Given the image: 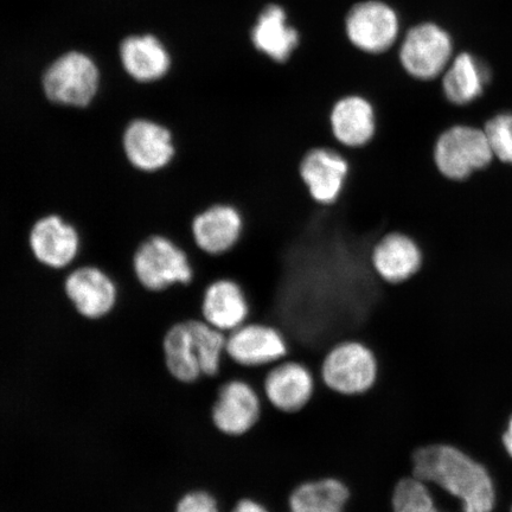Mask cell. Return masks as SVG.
Returning a JSON list of instances; mask_svg holds the SVG:
<instances>
[{"mask_svg": "<svg viewBox=\"0 0 512 512\" xmlns=\"http://www.w3.org/2000/svg\"><path fill=\"white\" fill-rule=\"evenodd\" d=\"M412 476L459 498L464 512L494 510L495 489L489 472L457 447L444 444L419 447L412 456Z\"/></svg>", "mask_w": 512, "mask_h": 512, "instance_id": "1", "label": "cell"}, {"mask_svg": "<svg viewBox=\"0 0 512 512\" xmlns=\"http://www.w3.org/2000/svg\"><path fill=\"white\" fill-rule=\"evenodd\" d=\"M227 335L203 319L182 320L163 338L166 369L178 382L192 384L220 373Z\"/></svg>", "mask_w": 512, "mask_h": 512, "instance_id": "2", "label": "cell"}, {"mask_svg": "<svg viewBox=\"0 0 512 512\" xmlns=\"http://www.w3.org/2000/svg\"><path fill=\"white\" fill-rule=\"evenodd\" d=\"M395 55L407 78L430 83L440 80L456 55V41L443 22L421 19L403 30Z\"/></svg>", "mask_w": 512, "mask_h": 512, "instance_id": "3", "label": "cell"}, {"mask_svg": "<svg viewBox=\"0 0 512 512\" xmlns=\"http://www.w3.org/2000/svg\"><path fill=\"white\" fill-rule=\"evenodd\" d=\"M319 374L330 392L343 398H360L379 381L380 362L367 343L344 339L326 351Z\"/></svg>", "mask_w": 512, "mask_h": 512, "instance_id": "4", "label": "cell"}, {"mask_svg": "<svg viewBox=\"0 0 512 512\" xmlns=\"http://www.w3.org/2000/svg\"><path fill=\"white\" fill-rule=\"evenodd\" d=\"M403 30L399 10L387 0H360L344 17V34L351 47L368 56L392 53Z\"/></svg>", "mask_w": 512, "mask_h": 512, "instance_id": "5", "label": "cell"}, {"mask_svg": "<svg viewBox=\"0 0 512 512\" xmlns=\"http://www.w3.org/2000/svg\"><path fill=\"white\" fill-rule=\"evenodd\" d=\"M42 87L47 99L56 105L86 108L99 92V68L88 55L70 51L50 64Z\"/></svg>", "mask_w": 512, "mask_h": 512, "instance_id": "6", "label": "cell"}, {"mask_svg": "<svg viewBox=\"0 0 512 512\" xmlns=\"http://www.w3.org/2000/svg\"><path fill=\"white\" fill-rule=\"evenodd\" d=\"M133 271L146 290L160 292L174 285H189L194 270L187 253L166 236L153 235L133 256Z\"/></svg>", "mask_w": 512, "mask_h": 512, "instance_id": "7", "label": "cell"}, {"mask_svg": "<svg viewBox=\"0 0 512 512\" xmlns=\"http://www.w3.org/2000/svg\"><path fill=\"white\" fill-rule=\"evenodd\" d=\"M492 153L485 131L471 126H453L441 133L433 150L435 166L452 181H463L491 163Z\"/></svg>", "mask_w": 512, "mask_h": 512, "instance_id": "8", "label": "cell"}, {"mask_svg": "<svg viewBox=\"0 0 512 512\" xmlns=\"http://www.w3.org/2000/svg\"><path fill=\"white\" fill-rule=\"evenodd\" d=\"M349 159L330 146L307 149L298 163V176L307 195L320 207H334L349 182Z\"/></svg>", "mask_w": 512, "mask_h": 512, "instance_id": "9", "label": "cell"}, {"mask_svg": "<svg viewBox=\"0 0 512 512\" xmlns=\"http://www.w3.org/2000/svg\"><path fill=\"white\" fill-rule=\"evenodd\" d=\"M332 139L348 150L366 149L379 130V110L366 94L351 92L338 96L328 113Z\"/></svg>", "mask_w": 512, "mask_h": 512, "instance_id": "10", "label": "cell"}, {"mask_svg": "<svg viewBox=\"0 0 512 512\" xmlns=\"http://www.w3.org/2000/svg\"><path fill=\"white\" fill-rule=\"evenodd\" d=\"M211 422L224 437H246L258 426L262 416V400L251 383L233 379L217 390L211 407Z\"/></svg>", "mask_w": 512, "mask_h": 512, "instance_id": "11", "label": "cell"}, {"mask_svg": "<svg viewBox=\"0 0 512 512\" xmlns=\"http://www.w3.org/2000/svg\"><path fill=\"white\" fill-rule=\"evenodd\" d=\"M287 354V339L272 324L247 322L227 335L226 356L243 368L272 367Z\"/></svg>", "mask_w": 512, "mask_h": 512, "instance_id": "12", "label": "cell"}, {"mask_svg": "<svg viewBox=\"0 0 512 512\" xmlns=\"http://www.w3.org/2000/svg\"><path fill=\"white\" fill-rule=\"evenodd\" d=\"M265 399L283 414L303 412L316 393V379L305 363L283 360L268 370L262 382Z\"/></svg>", "mask_w": 512, "mask_h": 512, "instance_id": "13", "label": "cell"}, {"mask_svg": "<svg viewBox=\"0 0 512 512\" xmlns=\"http://www.w3.org/2000/svg\"><path fill=\"white\" fill-rule=\"evenodd\" d=\"M123 147L128 162L143 172L163 170L176 156L169 128L150 119H134L126 126Z\"/></svg>", "mask_w": 512, "mask_h": 512, "instance_id": "14", "label": "cell"}, {"mask_svg": "<svg viewBox=\"0 0 512 512\" xmlns=\"http://www.w3.org/2000/svg\"><path fill=\"white\" fill-rule=\"evenodd\" d=\"M245 232V217L234 204L214 203L195 215L191 235L203 253L220 256L232 252Z\"/></svg>", "mask_w": 512, "mask_h": 512, "instance_id": "15", "label": "cell"}, {"mask_svg": "<svg viewBox=\"0 0 512 512\" xmlns=\"http://www.w3.org/2000/svg\"><path fill=\"white\" fill-rule=\"evenodd\" d=\"M422 261L424 255L418 242L398 230L380 236L369 253L371 271L388 285L407 283L419 273Z\"/></svg>", "mask_w": 512, "mask_h": 512, "instance_id": "16", "label": "cell"}, {"mask_svg": "<svg viewBox=\"0 0 512 512\" xmlns=\"http://www.w3.org/2000/svg\"><path fill=\"white\" fill-rule=\"evenodd\" d=\"M252 46L266 59L285 64L302 42V34L291 22L284 5L268 3L256 16L251 29Z\"/></svg>", "mask_w": 512, "mask_h": 512, "instance_id": "17", "label": "cell"}, {"mask_svg": "<svg viewBox=\"0 0 512 512\" xmlns=\"http://www.w3.org/2000/svg\"><path fill=\"white\" fill-rule=\"evenodd\" d=\"M64 291L79 315L91 320L110 315L118 300L113 279L95 266L76 268L68 275Z\"/></svg>", "mask_w": 512, "mask_h": 512, "instance_id": "18", "label": "cell"}, {"mask_svg": "<svg viewBox=\"0 0 512 512\" xmlns=\"http://www.w3.org/2000/svg\"><path fill=\"white\" fill-rule=\"evenodd\" d=\"M32 255L43 266L62 270L73 264L80 251L78 230L59 215L38 219L29 234Z\"/></svg>", "mask_w": 512, "mask_h": 512, "instance_id": "19", "label": "cell"}, {"mask_svg": "<svg viewBox=\"0 0 512 512\" xmlns=\"http://www.w3.org/2000/svg\"><path fill=\"white\" fill-rule=\"evenodd\" d=\"M201 312L204 322L228 335L248 322L251 303L239 281L220 278L204 290Z\"/></svg>", "mask_w": 512, "mask_h": 512, "instance_id": "20", "label": "cell"}, {"mask_svg": "<svg viewBox=\"0 0 512 512\" xmlns=\"http://www.w3.org/2000/svg\"><path fill=\"white\" fill-rule=\"evenodd\" d=\"M491 76L489 64L482 57L471 51H459L441 75V92L452 105H470L484 94Z\"/></svg>", "mask_w": 512, "mask_h": 512, "instance_id": "21", "label": "cell"}, {"mask_svg": "<svg viewBox=\"0 0 512 512\" xmlns=\"http://www.w3.org/2000/svg\"><path fill=\"white\" fill-rule=\"evenodd\" d=\"M120 60L125 72L140 83L162 80L169 74V50L153 35L130 36L120 44Z\"/></svg>", "mask_w": 512, "mask_h": 512, "instance_id": "22", "label": "cell"}, {"mask_svg": "<svg viewBox=\"0 0 512 512\" xmlns=\"http://www.w3.org/2000/svg\"><path fill=\"white\" fill-rule=\"evenodd\" d=\"M351 498L347 483L336 477L305 480L287 497V512H345Z\"/></svg>", "mask_w": 512, "mask_h": 512, "instance_id": "23", "label": "cell"}, {"mask_svg": "<svg viewBox=\"0 0 512 512\" xmlns=\"http://www.w3.org/2000/svg\"><path fill=\"white\" fill-rule=\"evenodd\" d=\"M390 508L392 512H441L427 484L412 475L395 484Z\"/></svg>", "mask_w": 512, "mask_h": 512, "instance_id": "24", "label": "cell"}, {"mask_svg": "<svg viewBox=\"0 0 512 512\" xmlns=\"http://www.w3.org/2000/svg\"><path fill=\"white\" fill-rule=\"evenodd\" d=\"M484 131L494 156L512 164V112L496 115L488 121Z\"/></svg>", "mask_w": 512, "mask_h": 512, "instance_id": "25", "label": "cell"}, {"mask_svg": "<svg viewBox=\"0 0 512 512\" xmlns=\"http://www.w3.org/2000/svg\"><path fill=\"white\" fill-rule=\"evenodd\" d=\"M175 512H222L220 503L206 490H192L176 504Z\"/></svg>", "mask_w": 512, "mask_h": 512, "instance_id": "26", "label": "cell"}, {"mask_svg": "<svg viewBox=\"0 0 512 512\" xmlns=\"http://www.w3.org/2000/svg\"><path fill=\"white\" fill-rule=\"evenodd\" d=\"M230 512H271L264 503L251 497H242Z\"/></svg>", "mask_w": 512, "mask_h": 512, "instance_id": "27", "label": "cell"}, {"mask_svg": "<svg viewBox=\"0 0 512 512\" xmlns=\"http://www.w3.org/2000/svg\"><path fill=\"white\" fill-rule=\"evenodd\" d=\"M503 443L508 453L512 457V418L510 419L507 432L504 433Z\"/></svg>", "mask_w": 512, "mask_h": 512, "instance_id": "28", "label": "cell"}]
</instances>
